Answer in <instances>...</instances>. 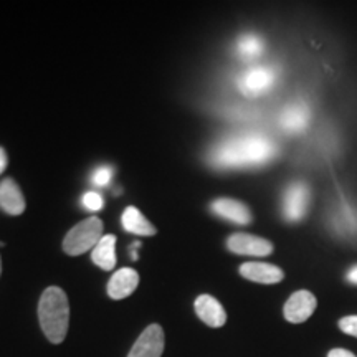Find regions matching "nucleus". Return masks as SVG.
Wrapping results in <instances>:
<instances>
[{
	"label": "nucleus",
	"mask_w": 357,
	"mask_h": 357,
	"mask_svg": "<svg viewBox=\"0 0 357 357\" xmlns=\"http://www.w3.org/2000/svg\"><path fill=\"white\" fill-rule=\"evenodd\" d=\"M275 73L266 68H255L250 70L240 78L238 86L247 96H258L266 93L268 89L273 86Z\"/></svg>",
	"instance_id": "11"
},
{
	"label": "nucleus",
	"mask_w": 357,
	"mask_h": 357,
	"mask_svg": "<svg viewBox=\"0 0 357 357\" xmlns=\"http://www.w3.org/2000/svg\"><path fill=\"white\" fill-rule=\"evenodd\" d=\"M166 346L164 331L159 324H149L134 342L128 357H160Z\"/></svg>",
	"instance_id": "4"
},
{
	"label": "nucleus",
	"mask_w": 357,
	"mask_h": 357,
	"mask_svg": "<svg viewBox=\"0 0 357 357\" xmlns=\"http://www.w3.org/2000/svg\"><path fill=\"white\" fill-rule=\"evenodd\" d=\"M211 211L215 215L225 218V220L234 222L236 225H248L252 223V212L247 205L234 199H218L213 200Z\"/></svg>",
	"instance_id": "10"
},
{
	"label": "nucleus",
	"mask_w": 357,
	"mask_h": 357,
	"mask_svg": "<svg viewBox=\"0 0 357 357\" xmlns=\"http://www.w3.org/2000/svg\"><path fill=\"white\" fill-rule=\"evenodd\" d=\"M339 328H341L342 333L357 337V314L346 316V318H342L341 321H339Z\"/></svg>",
	"instance_id": "20"
},
{
	"label": "nucleus",
	"mask_w": 357,
	"mask_h": 357,
	"mask_svg": "<svg viewBox=\"0 0 357 357\" xmlns=\"http://www.w3.org/2000/svg\"><path fill=\"white\" fill-rule=\"evenodd\" d=\"M236 50H238L240 56L247 58V60H253V58L260 56L263 52V43L257 35H245L238 40L236 45Z\"/></svg>",
	"instance_id": "17"
},
{
	"label": "nucleus",
	"mask_w": 357,
	"mask_h": 357,
	"mask_svg": "<svg viewBox=\"0 0 357 357\" xmlns=\"http://www.w3.org/2000/svg\"><path fill=\"white\" fill-rule=\"evenodd\" d=\"M38 319L42 331L53 344L65 341L70 326L68 296L61 288H47L38 303Z\"/></svg>",
	"instance_id": "2"
},
{
	"label": "nucleus",
	"mask_w": 357,
	"mask_h": 357,
	"mask_svg": "<svg viewBox=\"0 0 357 357\" xmlns=\"http://www.w3.org/2000/svg\"><path fill=\"white\" fill-rule=\"evenodd\" d=\"M306 119L307 111L303 108V106H293V108L284 111L281 123H283V126L289 129V131H300V129L306 126Z\"/></svg>",
	"instance_id": "16"
},
{
	"label": "nucleus",
	"mask_w": 357,
	"mask_h": 357,
	"mask_svg": "<svg viewBox=\"0 0 357 357\" xmlns=\"http://www.w3.org/2000/svg\"><path fill=\"white\" fill-rule=\"evenodd\" d=\"M240 275H242L243 278L261 284H275L280 283V281L284 278V273L281 268L263 261L243 263V265L240 266Z\"/></svg>",
	"instance_id": "8"
},
{
	"label": "nucleus",
	"mask_w": 357,
	"mask_h": 357,
	"mask_svg": "<svg viewBox=\"0 0 357 357\" xmlns=\"http://www.w3.org/2000/svg\"><path fill=\"white\" fill-rule=\"evenodd\" d=\"M227 247L230 252L236 255H248V257H268L273 253V243L261 236L250 235V234H235L229 236Z\"/></svg>",
	"instance_id": "6"
},
{
	"label": "nucleus",
	"mask_w": 357,
	"mask_h": 357,
	"mask_svg": "<svg viewBox=\"0 0 357 357\" xmlns=\"http://www.w3.org/2000/svg\"><path fill=\"white\" fill-rule=\"evenodd\" d=\"M195 312L211 328H222L227 323L225 310L211 294H200L195 300Z\"/></svg>",
	"instance_id": "12"
},
{
	"label": "nucleus",
	"mask_w": 357,
	"mask_h": 357,
	"mask_svg": "<svg viewBox=\"0 0 357 357\" xmlns=\"http://www.w3.org/2000/svg\"><path fill=\"white\" fill-rule=\"evenodd\" d=\"M113 174H114V169L109 166H101V167L95 169V172H93V176H91L93 184L100 185V187L108 185L111 177H113Z\"/></svg>",
	"instance_id": "18"
},
{
	"label": "nucleus",
	"mask_w": 357,
	"mask_h": 357,
	"mask_svg": "<svg viewBox=\"0 0 357 357\" xmlns=\"http://www.w3.org/2000/svg\"><path fill=\"white\" fill-rule=\"evenodd\" d=\"M316 306H318V301H316L314 294L301 289V291H296L289 296L287 305H284V318L293 324L305 323L316 311Z\"/></svg>",
	"instance_id": "7"
},
{
	"label": "nucleus",
	"mask_w": 357,
	"mask_h": 357,
	"mask_svg": "<svg viewBox=\"0 0 357 357\" xmlns=\"http://www.w3.org/2000/svg\"><path fill=\"white\" fill-rule=\"evenodd\" d=\"M0 273H2V261H0Z\"/></svg>",
	"instance_id": "24"
},
{
	"label": "nucleus",
	"mask_w": 357,
	"mask_h": 357,
	"mask_svg": "<svg viewBox=\"0 0 357 357\" xmlns=\"http://www.w3.org/2000/svg\"><path fill=\"white\" fill-rule=\"evenodd\" d=\"M310 205V189L305 182H293L284 192L283 213L288 222H300Z\"/></svg>",
	"instance_id": "5"
},
{
	"label": "nucleus",
	"mask_w": 357,
	"mask_h": 357,
	"mask_svg": "<svg viewBox=\"0 0 357 357\" xmlns=\"http://www.w3.org/2000/svg\"><path fill=\"white\" fill-rule=\"evenodd\" d=\"M139 284V275L132 268H121L114 271L108 283V294L111 300H124L136 291Z\"/></svg>",
	"instance_id": "9"
},
{
	"label": "nucleus",
	"mask_w": 357,
	"mask_h": 357,
	"mask_svg": "<svg viewBox=\"0 0 357 357\" xmlns=\"http://www.w3.org/2000/svg\"><path fill=\"white\" fill-rule=\"evenodd\" d=\"M83 205L88 211L98 212L105 207V200H102V197L98 192H86V194L83 195Z\"/></svg>",
	"instance_id": "19"
},
{
	"label": "nucleus",
	"mask_w": 357,
	"mask_h": 357,
	"mask_svg": "<svg viewBox=\"0 0 357 357\" xmlns=\"http://www.w3.org/2000/svg\"><path fill=\"white\" fill-rule=\"evenodd\" d=\"M7 162H8L7 153H6V151L2 149V147H0V174H2L3 171H6V167H7Z\"/></svg>",
	"instance_id": "22"
},
{
	"label": "nucleus",
	"mask_w": 357,
	"mask_h": 357,
	"mask_svg": "<svg viewBox=\"0 0 357 357\" xmlns=\"http://www.w3.org/2000/svg\"><path fill=\"white\" fill-rule=\"evenodd\" d=\"M91 260L101 270L111 271L116 266V236L105 235L100 240V243L93 248Z\"/></svg>",
	"instance_id": "14"
},
{
	"label": "nucleus",
	"mask_w": 357,
	"mask_h": 357,
	"mask_svg": "<svg viewBox=\"0 0 357 357\" xmlns=\"http://www.w3.org/2000/svg\"><path fill=\"white\" fill-rule=\"evenodd\" d=\"M0 208L8 215H22L25 212V197L13 178L0 182Z\"/></svg>",
	"instance_id": "13"
},
{
	"label": "nucleus",
	"mask_w": 357,
	"mask_h": 357,
	"mask_svg": "<svg viewBox=\"0 0 357 357\" xmlns=\"http://www.w3.org/2000/svg\"><path fill=\"white\" fill-rule=\"evenodd\" d=\"M276 155V146L261 136H243L223 141L212 151L213 166L222 169L258 167Z\"/></svg>",
	"instance_id": "1"
},
{
	"label": "nucleus",
	"mask_w": 357,
	"mask_h": 357,
	"mask_svg": "<svg viewBox=\"0 0 357 357\" xmlns=\"http://www.w3.org/2000/svg\"><path fill=\"white\" fill-rule=\"evenodd\" d=\"M328 357H357V356L352 354V352L347 349H333L329 351Z\"/></svg>",
	"instance_id": "21"
},
{
	"label": "nucleus",
	"mask_w": 357,
	"mask_h": 357,
	"mask_svg": "<svg viewBox=\"0 0 357 357\" xmlns=\"http://www.w3.org/2000/svg\"><path fill=\"white\" fill-rule=\"evenodd\" d=\"M102 222L98 217L84 218L78 225H75L63 240V250L71 257H78L93 250L102 238Z\"/></svg>",
	"instance_id": "3"
},
{
	"label": "nucleus",
	"mask_w": 357,
	"mask_h": 357,
	"mask_svg": "<svg viewBox=\"0 0 357 357\" xmlns=\"http://www.w3.org/2000/svg\"><path fill=\"white\" fill-rule=\"evenodd\" d=\"M123 227L129 234L141 235V236H153L158 234L155 227L151 223L136 207H128L123 212Z\"/></svg>",
	"instance_id": "15"
},
{
	"label": "nucleus",
	"mask_w": 357,
	"mask_h": 357,
	"mask_svg": "<svg viewBox=\"0 0 357 357\" xmlns=\"http://www.w3.org/2000/svg\"><path fill=\"white\" fill-rule=\"evenodd\" d=\"M347 280H349L351 283L357 284V265L354 268H351L349 273H347Z\"/></svg>",
	"instance_id": "23"
}]
</instances>
